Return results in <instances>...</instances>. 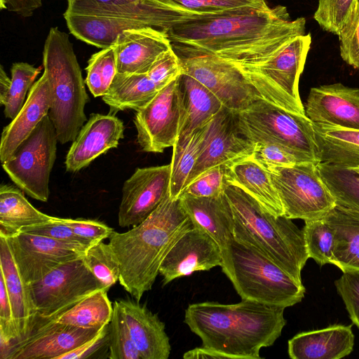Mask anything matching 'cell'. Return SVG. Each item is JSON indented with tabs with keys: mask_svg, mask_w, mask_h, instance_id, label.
I'll return each mask as SVG.
<instances>
[{
	"mask_svg": "<svg viewBox=\"0 0 359 359\" xmlns=\"http://www.w3.org/2000/svg\"><path fill=\"white\" fill-rule=\"evenodd\" d=\"M170 183V164L137 168L123 185L118 225L133 227L146 219L169 193Z\"/></svg>",
	"mask_w": 359,
	"mask_h": 359,
	"instance_id": "17",
	"label": "cell"
},
{
	"mask_svg": "<svg viewBox=\"0 0 359 359\" xmlns=\"http://www.w3.org/2000/svg\"><path fill=\"white\" fill-rule=\"evenodd\" d=\"M95 1L100 2V3L112 4H125L132 2L129 0H95Z\"/></svg>",
	"mask_w": 359,
	"mask_h": 359,
	"instance_id": "54",
	"label": "cell"
},
{
	"mask_svg": "<svg viewBox=\"0 0 359 359\" xmlns=\"http://www.w3.org/2000/svg\"><path fill=\"white\" fill-rule=\"evenodd\" d=\"M100 329L57 323L43 324L15 344L8 359H57L95 336Z\"/></svg>",
	"mask_w": 359,
	"mask_h": 359,
	"instance_id": "20",
	"label": "cell"
},
{
	"mask_svg": "<svg viewBox=\"0 0 359 359\" xmlns=\"http://www.w3.org/2000/svg\"><path fill=\"white\" fill-rule=\"evenodd\" d=\"M179 198L193 226L206 232L221 249L233 239V215L224 193L217 197L182 194Z\"/></svg>",
	"mask_w": 359,
	"mask_h": 359,
	"instance_id": "26",
	"label": "cell"
},
{
	"mask_svg": "<svg viewBox=\"0 0 359 359\" xmlns=\"http://www.w3.org/2000/svg\"><path fill=\"white\" fill-rule=\"evenodd\" d=\"M82 256L59 265L41 279L27 285L36 313L33 328L104 288L85 265Z\"/></svg>",
	"mask_w": 359,
	"mask_h": 359,
	"instance_id": "10",
	"label": "cell"
},
{
	"mask_svg": "<svg viewBox=\"0 0 359 359\" xmlns=\"http://www.w3.org/2000/svg\"><path fill=\"white\" fill-rule=\"evenodd\" d=\"M338 36L342 60L359 71V1Z\"/></svg>",
	"mask_w": 359,
	"mask_h": 359,
	"instance_id": "45",
	"label": "cell"
},
{
	"mask_svg": "<svg viewBox=\"0 0 359 359\" xmlns=\"http://www.w3.org/2000/svg\"><path fill=\"white\" fill-rule=\"evenodd\" d=\"M306 19L291 20L285 6L215 15L187 22L167 32L179 57L209 55L236 65L265 62L297 36Z\"/></svg>",
	"mask_w": 359,
	"mask_h": 359,
	"instance_id": "1",
	"label": "cell"
},
{
	"mask_svg": "<svg viewBox=\"0 0 359 359\" xmlns=\"http://www.w3.org/2000/svg\"><path fill=\"white\" fill-rule=\"evenodd\" d=\"M304 222L303 231L309 258L320 266L330 264L334 243L333 230L323 218Z\"/></svg>",
	"mask_w": 359,
	"mask_h": 359,
	"instance_id": "40",
	"label": "cell"
},
{
	"mask_svg": "<svg viewBox=\"0 0 359 359\" xmlns=\"http://www.w3.org/2000/svg\"><path fill=\"white\" fill-rule=\"evenodd\" d=\"M107 292L108 290L102 288L93 292L57 317L36 325L32 330L50 323L100 329L110 323L113 313Z\"/></svg>",
	"mask_w": 359,
	"mask_h": 359,
	"instance_id": "35",
	"label": "cell"
},
{
	"mask_svg": "<svg viewBox=\"0 0 359 359\" xmlns=\"http://www.w3.org/2000/svg\"><path fill=\"white\" fill-rule=\"evenodd\" d=\"M240 133L253 143L278 144L309 161L318 162L313 122L264 100L234 111Z\"/></svg>",
	"mask_w": 359,
	"mask_h": 359,
	"instance_id": "9",
	"label": "cell"
},
{
	"mask_svg": "<svg viewBox=\"0 0 359 359\" xmlns=\"http://www.w3.org/2000/svg\"><path fill=\"white\" fill-rule=\"evenodd\" d=\"M4 236L26 285L41 279L59 265L82 256L90 248L22 231Z\"/></svg>",
	"mask_w": 359,
	"mask_h": 359,
	"instance_id": "15",
	"label": "cell"
},
{
	"mask_svg": "<svg viewBox=\"0 0 359 359\" xmlns=\"http://www.w3.org/2000/svg\"><path fill=\"white\" fill-rule=\"evenodd\" d=\"M51 101L49 82L46 73L34 83L24 106L11 123L3 128L0 160L6 161L18 146L31 134L48 114Z\"/></svg>",
	"mask_w": 359,
	"mask_h": 359,
	"instance_id": "24",
	"label": "cell"
},
{
	"mask_svg": "<svg viewBox=\"0 0 359 359\" xmlns=\"http://www.w3.org/2000/svg\"><path fill=\"white\" fill-rule=\"evenodd\" d=\"M186 9L209 14L266 10V0H163Z\"/></svg>",
	"mask_w": 359,
	"mask_h": 359,
	"instance_id": "42",
	"label": "cell"
},
{
	"mask_svg": "<svg viewBox=\"0 0 359 359\" xmlns=\"http://www.w3.org/2000/svg\"><path fill=\"white\" fill-rule=\"evenodd\" d=\"M108 348V358L142 359L117 300L113 303V313L109 324Z\"/></svg>",
	"mask_w": 359,
	"mask_h": 359,
	"instance_id": "41",
	"label": "cell"
},
{
	"mask_svg": "<svg viewBox=\"0 0 359 359\" xmlns=\"http://www.w3.org/2000/svg\"><path fill=\"white\" fill-rule=\"evenodd\" d=\"M42 0H1V8H7L22 17H30L41 7Z\"/></svg>",
	"mask_w": 359,
	"mask_h": 359,
	"instance_id": "52",
	"label": "cell"
},
{
	"mask_svg": "<svg viewBox=\"0 0 359 359\" xmlns=\"http://www.w3.org/2000/svg\"><path fill=\"white\" fill-rule=\"evenodd\" d=\"M0 275L4 278L7 288L20 341L31 333L36 313L27 285L24 282L14 260L8 239L1 234Z\"/></svg>",
	"mask_w": 359,
	"mask_h": 359,
	"instance_id": "28",
	"label": "cell"
},
{
	"mask_svg": "<svg viewBox=\"0 0 359 359\" xmlns=\"http://www.w3.org/2000/svg\"><path fill=\"white\" fill-rule=\"evenodd\" d=\"M85 82L94 97H102L108 91L117 74L115 49L113 46L92 55L86 68Z\"/></svg>",
	"mask_w": 359,
	"mask_h": 359,
	"instance_id": "37",
	"label": "cell"
},
{
	"mask_svg": "<svg viewBox=\"0 0 359 359\" xmlns=\"http://www.w3.org/2000/svg\"><path fill=\"white\" fill-rule=\"evenodd\" d=\"M305 114L320 124L359 130V88L341 83L311 88Z\"/></svg>",
	"mask_w": 359,
	"mask_h": 359,
	"instance_id": "19",
	"label": "cell"
},
{
	"mask_svg": "<svg viewBox=\"0 0 359 359\" xmlns=\"http://www.w3.org/2000/svg\"><path fill=\"white\" fill-rule=\"evenodd\" d=\"M221 250L222 271L242 299L287 308L304 298L303 283L252 246L233 238Z\"/></svg>",
	"mask_w": 359,
	"mask_h": 359,
	"instance_id": "7",
	"label": "cell"
},
{
	"mask_svg": "<svg viewBox=\"0 0 359 359\" xmlns=\"http://www.w3.org/2000/svg\"><path fill=\"white\" fill-rule=\"evenodd\" d=\"M225 182L240 187L275 216L284 209L269 172L251 157L226 166Z\"/></svg>",
	"mask_w": 359,
	"mask_h": 359,
	"instance_id": "27",
	"label": "cell"
},
{
	"mask_svg": "<svg viewBox=\"0 0 359 359\" xmlns=\"http://www.w3.org/2000/svg\"><path fill=\"white\" fill-rule=\"evenodd\" d=\"M227 165H219L208 170L189 183L182 194L195 197H217L224 193Z\"/></svg>",
	"mask_w": 359,
	"mask_h": 359,
	"instance_id": "46",
	"label": "cell"
},
{
	"mask_svg": "<svg viewBox=\"0 0 359 359\" xmlns=\"http://www.w3.org/2000/svg\"><path fill=\"white\" fill-rule=\"evenodd\" d=\"M36 209L25 197L20 189L2 183L0 187V234L11 236L23 227L52 220Z\"/></svg>",
	"mask_w": 359,
	"mask_h": 359,
	"instance_id": "33",
	"label": "cell"
},
{
	"mask_svg": "<svg viewBox=\"0 0 359 359\" xmlns=\"http://www.w3.org/2000/svg\"><path fill=\"white\" fill-rule=\"evenodd\" d=\"M179 89L182 109L179 135L203 127L223 107L214 93L188 74L179 77Z\"/></svg>",
	"mask_w": 359,
	"mask_h": 359,
	"instance_id": "30",
	"label": "cell"
},
{
	"mask_svg": "<svg viewBox=\"0 0 359 359\" xmlns=\"http://www.w3.org/2000/svg\"><path fill=\"white\" fill-rule=\"evenodd\" d=\"M284 307L242 299L236 304L203 302L189 304L184 322L202 346L184 353V359H260L286 324Z\"/></svg>",
	"mask_w": 359,
	"mask_h": 359,
	"instance_id": "2",
	"label": "cell"
},
{
	"mask_svg": "<svg viewBox=\"0 0 359 359\" xmlns=\"http://www.w3.org/2000/svg\"><path fill=\"white\" fill-rule=\"evenodd\" d=\"M323 219L334 235L330 264L343 273H359V219L337 205Z\"/></svg>",
	"mask_w": 359,
	"mask_h": 359,
	"instance_id": "31",
	"label": "cell"
},
{
	"mask_svg": "<svg viewBox=\"0 0 359 359\" xmlns=\"http://www.w3.org/2000/svg\"><path fill=\"white\" fill-rule=\"evenodd\" d=\"M67 1L63 16L71 34L102 49L113 46L125 30L150 27L168 32L182 23L218 15L190 11L163 0H140L125 4Z\"/></svg>",
	"mask_w": 359,
	"mask_h": 359,
	"instance_id": "4",
	"label": "cell"
},
{
	"mask_svg": "<svg viewBox=\"0 0 359 359\" xmlns=\"http://www.w3.org/2000/svg\"><path fill=\"white\" fill-rule=\"evenodd\" d=\"M117 301L142 359H168L171 346L164 323L134 298Z\"/></svg>",
	"mask_w": 359,
	"mask_h": 359,
	"instance_id": "23",
	"label": "cell"
},
{
	"mask_svg": "<svg viewBox=\"0 0 359 359\" xmlns=\"http://www.w3.org/2000/svg\"><path fill=\"white\" fill-rule=\"evenodd\" d=\"M359 1V0H358Z\"/></svg>",
	"mask_w": 359,
	"mask_h": 359,
	"instance_id": "58",
	"label": "cell"
},
{
	"mask_svg": "<svg viewBox=\"0 0 359 359\" xmlns=\"http://www.w3.org/2000/svg\"><path fill=\"white\" fill-rule=\"evenodd\" d=\"M334 285L352 323L359 330V273H343Z\"/></svg>",
	"mask_w": 359,
	"mask_h": 359,
	"instance_id": "49",
	"label": "cell"
},
{
	"mask_svg": "<svg viewBox=\"0 0 359 359\" xmlns=\"http://www.w3.org/2000/svg\"><path fill=\"white\" fill-rule=\"evenodd\" d=\"M58 142L48 114L14 154L2 163L11 180L30 197L46 202L49 197V180L56 159Z\"/></svg>",
	"mask_w": 359,
	"mask_h": 359,
	"instance_id": "11",
	"label": "cell"
},
{
	"mask_svg": "<svg viewBox=\"0 0 359 359\" xmlns=\"http://www.w3.org/2000/svg\"><path fill=\"white\" fill-rule=\"evenodd\" d=\"M179 57L182 74L203 83L229 109L240 111L261 100L241 71L231 62L209 55Z\"/></svg>",
	"mask_w": 359,
	"mask_h": 359,
	"instance_id": "14",
	"label": "cell"
},
{
	"mask_svg": "<svg viewBox=\"0 0 359 359\" xmlns=\"http://www.w3.org/2000/svg\"><path fill=\"white\" fill-rule=\"evenodd\" d=\"M358 0H318L313 18L323 30L338 35Z\"/></svg>",
	"mask_w": 359,
	"mask_h": 359,
	"instance_id": "43",
	"label": "cell"
},
{
	"mask_svg": "<svg viewBox=\"0 0 359 359\" xmlns=\"http://www.w3.org/2000/svg\"><path fill=\"white\" fill-rule=\"evenodd\" d=\"M75 234L94 245L109 238L114 229L106 224L92 219L60 218Z\"/></svg>",
	"mask_w": 359,
	"mask_h": 359,
	"instance_id": "50",
	"label": "cell"
},
{
	"mask_svg": "<svg viewBox=\"0 0 359 359\" xmlns=\"http://www.w3.org/2000/svg\"><path fill=\"white\" fill-rule=\"evenodd\" d=\"M192 226L180 198L168 193L142 222L123 233L113 231L108 243L120 264L118 282L135 299L151 290L167 253Z\"/></svg>",
	"mask_w": 359,
	"mask_h": 359,
	"instance_id": "3",
	"label": "cell"
},
{
	"mask_svg": "<svg viewBox=\"0 0 359 359\" xmlns=\"http://www.w3.org/2000/svg\"><path fill=\"white\" fill-rule=\"evenodd\" d=\"M359 175V167L352 168Z\"/></svg>",
	"mask_w": 359,
	"mask_h": 359,
	"instance_id": "56",
	"label": "cell"
},
{
	"mask_svg": "<svg viewBox=\"0 0 359 359\" xmlns=\"http://www.w3.org/2000/svg\"><path fill=\"white\" fill-rule=\"evenodd\" d=\"M179 77L135 114L137 142L144 151L162 153L173 147L178 138L182 120Z\"/></svg>",
	"mask_w": 359,
	"mask_h": 359,
	"instance_id": "13",
	"label": "cell"
},
{
	"mask_svg": "<svg viewBox=\"0 0 359 359\" xmlns=\"http://www.w3.org/2000/svg\"><path fill=\"white\" fill-rule=\"evenodd\" d=\"M43 67L50 89L48 112L61 144L74 141L87 121L85 81L69 35L51 27L43 50Z\"/></svg>",
	"mask_w": 359,
	"mask_h": 359,
	"instance_id": "6",
	"label": "cell"
},
{
	"mask_svg": "<svg viewBox=\"0 0 359 359\" xmlns=\"http://www.w3.org/2000/svg\"><path fill=\"white\" fill-rule=\"evenodd\" d=\"M311 36L294 38L275 56L257 64L236 65L262 100L292 112L305 114L299 80L310 50Z\"/></svg>",
	"mask_w": 359,
	"mask_h": 359,
	"instance_id": "8",
	"label": "cell"
},
{
	"mask_svg": "<svg viewBox=\"0 0 359 359\" xmlns=\"http://www.w3.org/2000/svg\"><path fill=\"white\" fill-rule=\"evenodd\" d=\"M318 163L304 161L267 170L287 217L304 221L322 219L337 205L320 175Z\"/></svg>",
	"mask_w": 359,
	"mask_h": 359,
	"instance_id": "12",
	"label": "cell"
},
{
	"mask_svg": "<svg viewBox=\"0 0 359 359\" xmlns=\"http://www.w3.org/2000/svg\"><path fill=\"white\" fill-rule=\"evenodd\" d=\"M344 212H346V213L349 214L350 215H351L352 217L359 219V210H353V209H350V208H344V207H342V206H340L339 205Z\"/></svg>",
	"mask_w": 359,
	"mask_h": 359,
	"instance_id": "55",
	"label": "cell"
},
{
	"mask_svg": "<svg viewBox=\"0 0 359 359\" xmlns=\"http://www.w3.org/2000/svg\"><path fill=\"white\" fill-rule=\"evenodd\" d=\"M41 67H35L24 62L12 65L11 85L4 104V114L11 120L20 112L25 104L28 90L35 83V79L39 74Z\"/></svg>",
	"mask_w": 359,
	"mask_h": 359,
	"instance_id": "39",
	"label": "cell"
},
{
	"mask_svg": "<svg viewBox=\"0 0 359 359\" xmlns=\"http://www.w3.org/2000/svg\"><path fill=\"white\" fill-rule=\"evenodd\" d=\"M313 123L319 163L359 167V130Z\"/></svg>",
	"mask_w": 359,
	"mask_h": 359,
	"instance_id": "29",
	"label": "cell"
},
{
	"mask_svg": "<svg viewBox=\"0 0 359 359\" xmlns=\"http://www.w3.org/2000/svg\"><path fill=\"white\" fill-rule=\"evenodd\" d=\"M161 89L147 74L118 73L102 100L117 112L128 109L136 111L146 106Z\"/></svg>",
	"mask_w": 359,
	"mask_h": 359,
	"instance_id": "32",
	"label": "cell"
},
{
	"mask_svg": "<svg viewBox=\"0 0 359 359\" xmlns=\"http://www.w3.org/2000/svg\"><path fill=\"white\" fill-rule=\"evenodd\" d=\"M11 85V79L6 74L4 67L0 69V104L4 105Z\"/></svg>",
	"mask_w": 359,
	"mask_h": 359,
	"instance_id": "53",
	"label": "cell"
},
{
	"mask_svg": "<svg viewBox=\"0 0 359 359\" xmlns=\"http://www.w3.org/2000/svg\"><path fill=\"white\" fill-rule=\"evenodd\" d=\"M317 166L337 205L359 210V175L352 168L327 163Z\"/></svg>",
	"mask_w": 359,
	"mask_h": 359,
	"instance_id": "36",
	"label": "cell"
},
{
	"mask_svg": "<svg viewBox=\"0 0 359 359\" xmlns=\"http://www.w3.org/2000/svg\"><path fill=\"white\" fill-rule=\"evenodd\" d=\"M224 194L233 215V238L255 248L302 283L301 272L309 259L303 229L284 215H272L238 187L225 183Z\"/></svg>",
	"mask_w": 359,
	"mask_h": 359,
	"instance_id": "5",
	"label": "cell"
},
{
	"mask_svg": "<svg viewBox=\"0 0 359 359\" xmlns=\"http://www.w3.org/2000/svg\"><path fill=\"white\" fill-rule=\"evenodd\" d=\"M254 147L255 144L240 133L234 111L223 106L208 123L188 184L212 168L251 157Z\"/></svg>",
	"mask_w": 359,
	"mask_h": 359,
	"instance_id": "16",
	"label": "cell"
},
{
	"mask_svg": "<svg viewBox=\"0 0 359 359\" xmlns=\"http://www.w3.org/2000/svg\"><path fill=\"white\" fill-rule=\"evenodd\" d=\"M129 1H132V2H137V1H140V0H129Z\"/></svg>",
	"mask_w": 359,
	"mask_h": 359,
	"instance_id": "57",
	"label": "cell"
},
{
	"mask_svg": "<svg viewBox=\"0 0 359 359\" xmlns=\"http://www.w3.org/2000/svg\"><path fill=\"white\" fill-rule=\"evenodd\" d=\"M118 73L147 74L163 52L172 47L168 32L154 27L121 32L113 44Z\"/></svg>",
	"mask_w": 359,
	"mask_h": 359,
	"instance_id": "22",
	"label": "cell"
},
{
	"mask_svg": "<svg viewBox=\"0 0 359 359\" xmlns=\"http://www.w3.org/2000/svg\"><path fill=\"white\" fill-rule=\"evenodd\" d=\"M353 346L352 325H333L294 335L287 352L292 359H339L349 355Z\"/></svg>",
	"mask_w": 359,
	"mask_h": 359,
	"instance_id": "25",
	"label": "cell"
},
{
	"mask_svg": "<svg viewBox=\"0 0 359 359\" xmlns=\"http://www.w3.org/2000/svg\"><path fill=\"white\" fill-rule=\"evenodd\" d=\"M147 74L160 89L182 74L180 59L172 47L158 55Z\"/></svg>",
	"mask_w": 359,
	"mask_h": 359,
	"instance_id": "47",
	"label": "cell"
},
{
	"mask_svg": "<svg viewBox=\"0 0 359 359\" xmlns=\"http://www.w3.org/2000/svg\"><path fill=\"white\" fill-rule=\"evenodd\" d=\"M222 250L202 229L192 226L174 243L163 259L159 274L165 285L176 278L196 271H209L221 265Z\"/></svg>",
	"mask_w": 359,
	"mask_h": 359,
	"instance_id": "18",
	"label": "cell"
},
{
	"mask_svg": "<svg viewBox=\"0 0 359 359\" xmlns=\"http://www.w3.org/2000/svg\"><path fill=\"white\" fill-rule=\"evenodd\" d=\"M123 132V123L116 116L92 114L72 141L65 162L67 171L78 172L100 155L117 147Z\"/></svg>",
	"mask_w": 359,
	"mask_h": 359,
	"instance_id": "21",
	"label": "cell"
},
{
	"mask_svg": "<svg viewBox=\"0 0 359 359\" xmlns=\"http://www.w3.org/2000/svg\"><path fill=\"white\" fill-rule=\"evenodd\" d=\"M251 158L266 170L276 167L290 166L309 161L295 153L274 143L255 142Z\"/></svg>",
	"mask_w": 359,
	"mask_h": 359,
	"instance_id": "44",
	"label": "cell"
},
{
	"mask_svg": "<svg viewBox=\"0 0 359 359\" xmlns=\"http://www.w3.org/2000/svg\"><path fill=\"white\" fill-rule=\"evenodd\" d=\"M208 124L189 133L182 134L174 144L170 164V197L178 199L188 184L198 158Z\"/></svg>",
	"mask_w": 359,
	"mask_h": 359,
	"instance_id": "34",
	"label": "cell"
},
{
	"mask_svg": "<svg viewBox=\"0 0 359 359\" xmlns=\"http://www.w3.org/2000/svg\"><path fill=\"white\" fill-rule=\"evenodd\" d=\"M82 259L89 271L107 290L119 281L120 264L109 243L100 241L94 244L85 252Z\"/></svg>",
	"mask_w": 359,
	"mask_h": 359,
	"instance_id": "38",
	"label": "cell"
},
{
	"mask_svg": "<svg viewBox=\"0 0 359 359\" xmlns=\"http://www.w3.org/2000/svg\"><path fill=\"white\" fill-rule=\"evenodd\" d=\"M109 324L75 349L58 357L57 359H81L89 358L105 344H108Z\"/></svg>",
	"mask_w": 359,
	"mask_h": 359,
	"instance_id": "51",
	"label": "cell"
},
{
	"mask_svg": "<svg viewBox=\"0 0 359 359\" xmlns=\"http://www.w3.org/2000/svg\"><path fill=\"white\" fill-rule=\"evenodd\" d=\"M20 231L39 235L54 240L88 248L93 245L89 241L75 234L67 225L60 220V217H53L52 220L48 222L23 227Z\"/></svg>",
	"mask_w": 359,
	"mask_h": 359,
	"instance_id": "48",
	"label": "cell"
}]
</instances>
